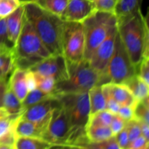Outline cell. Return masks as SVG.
<instances>
[{
	"instance_id": "cell-16",
	"label": "cell",
	"mask_w": 149,
	"mask_h": 149,
	"mask_svg": "<svg viewBox=\"0 0 149 149\" xmlns=\"http://www.w3.org/2000/svg\"><path fill=\"white\" fill-rule=\"evenodd\" d=\"M22 113L9 115L0 119V145L13 146L16 139L15 128Z\"/></svg>"
},
{
	"instance_id": "cell-19",
	"label": "cell",
	"mask_w": 149,
	"mask_h": 149,
	"mask_svg": "<svg viewBox=\"0 0 149 149\" xmlns=\"http://www.w3.org/2000/svg\"><path fill=\"white\" fill-rule=\"evenodd\" d=\"M15 68L14 49L11 47H0V79H7Z\"/></svg>"
},
{
	"instance_id": "cell-37",
	"label": "cell",
	"mask_w": 149,
	"mask_h": 149,
	"mask_svg": "<svg viewBox=\"0 0 149 149\" xmlns=\"http://www.w3.org/2000/svg\"><path fill=\"white\" fill-rule=\"evenodd\" d=\"M114 137L121 148L127 149L128 146H129L130 143V141L129 137H128L127 130L126 127L124 128L119 133L115 135Z\"/></svg>"
},
{
	"instance_id": "cell-46",
	"label": "cell",
	"mask_w": 149,
	"mask_h": 149,
	"mask_svg": "<svg viewBox=\"0 0 149 149\" xmlns=\"http://www.w3.org/2000/svg\"><path fill=\"white\" fill-rule=\"evenodd\" d=\"M35 0H19V1L20 2V4H27V3H30V2H33Z\"/></svg>"
},
{
	"instance_id": "cell-5",
	"label": "cell",
	"mask_w": 149,
	"mask_h": 149,
	"mask_svg": "<svg viewBox=\"0 0 149 149\" xmlns=\"http://www.w3.org/2000/svg\"><path fill=\"white\" fill-rule=\"evenodd\" d=\"M68 77L55 84L52 95L88 93L94 86L100 85V76L86 61L68 64Z\"/></svg>"
},
{
	"instance_id": "cell-24",
	"label": "cell",
	"mask_w": 149,
	"mask_h": 149,
	"mask_svg": "<svg viewBox=\"0 0 149 149\" xmlns=\"http://www.w3.org/2000/svg\"><path fill=\"white\" fill-rule=\"evenodd\" d=\"M142 2L143 0H118L114 10L116 18H122L141 10Z\"/></svg>"
},
{
	"instance_id": "cell-9",
	"label": "cell",
	"mask_w": 149,
	"mask_h": 149,
	"mask_svg": "<svg viewBox=\"0 0 149 149\" xmlns=\"http://www.w3.org/2000/svg\"><path fill=\"white\" fill-rule=\"evenodd\" d=\"M73 130L63 108L60 104L53 110L43 139L55 146H68L71 144Z\"/></svg>"
},
{
	"instance_id": "cell-21",
	"label": "cell",
	"mask_w": 149,
	"mask_h": 149,
	"mask_svg": "<svg viewBox=\"0 0 149 149\" xmlns=\"http://www.w3.org/2000/svg\"><path fill=\"white\" fill-rule=\"evenodd\" d=\"M85 136L90 142L99 143L113 136L109 126L86 125Z\"/></svg>"
},
{
	"instance_id": "cell-29",
	"label": "cell",
	"mask_w": 149,
	"mask_h": 149,
	"mask_svg": "<svg viewBox=\"0 0 149 149\" xmlns=\"http://www.w3.org/2000/svg\"><path fill=\"white\" fill-rule=\"evenodd\" d=\"M113 113L109 111H100L94 114L89 116L88 122L87 125H103V126H109L113 117Z\"/></svg>"
},
{
	"instance_id": "cell-40",
	"label": "cell",
	"mask_w": 149,
	"mask_h": 149,
	"mask_svg": "<svg viewBox=\"0 0 149 149\" xmlns=\"http://www.w3.org/2000/svg\"><path fill=\"white\" fill-rule=\"evenodd\" d=\"M98 144L102 149H122L118 144L114 135L106 141L99 143Z\"/></svg>"
},
{
	"instance_id": "cell-33",
	"label": "cell",
	"mask_w": 149,
	"mask_h": 149,
	"mask_svg": "<svg viewBox=\"0 0 149 149\" xmlns=\"http://www.w3.org/2000/svg\"><path fill=\"white\" fill-rule=\"evenodd\" d=\"M97 11L114 13L118 0H93Z\"/></svg>"
},
{
	"instance_id": "cell-6",
	"label": "cell",
	"mask_w": 149,
	"mask_h": 149,
	"mask_svg": "<svg viewBox=\"0 0 149 149\" xmlns=\"http://www.w3.org/2000/svg\"><path fill=\"white\" fill-rule=\"evenodd\" d=\"M81 23L85 39L84 61H88L95 49L117 25V18L114 13L96 10Z\"/></svg>"
},
{
	"instance_id": "cell-31",
	"label": "cell",
	"mask_w": 149,
	"mask_h": 149,
	"mask_svg": "<svg viewBox=\"0 0 149 149\" xmlns=\"http://www.w3.org/2000/svg\"><path fill=\"white\" fill-rule=\"evenodd\" d=\"M19 0H0V17H6L20 5Z\"/></svg>"
},
{
	"instance_id": "cell-35",
	"label": "cell",
	"mask_w": 149,
	"mask_h": 149,
	"mask_svg": "<svg viewBox=\"0 0 149 149\" xmlns=\"http://www.w3.org/2000/svg\"><path fill=\"white\" fill-rule=\"evenodd\" d=\"M126 122V121L122 119L117 113H113V117H112L111 123L109 125V127H110L111 130L113 135H116L121 130H122L125 127Z\"/></svg>"
},
{
	"instance_id": "cell-25",
	"label": "cell",
	"mask_w": 149,
	"mask_h": 149,
	"mask_svg": "<svg viewBox=\"0 0 149 149\" xmlns=\"http://www.w3.org/2000/svg\"><path fill=\"white\" fill-rule=\"evenodd\" d=\"M2 108H4L9 115L20 114L24 111L21 100L9 88L8 86L3 99Z\"/></svg>"
},
{
	"instance_id": "cell-39",
	"label": "cell",
	"mask_w": 149,
	"mask_h": 149,
	"mask_svg": "<svg viewBox=\"0 0 149 149\" xmlns=\"http://www.w3.org/2000/svg\"><path fill=\"white\" fill-rule=\"evenodd\" d=\"M147 146H148V141L143 135H141L134 141L130 142L127 149H139Z\"/></svg>"
},
{
	"instance_id": "cell-23",
	"label": "cell",
	"mask_w": 149,
	"mask_h": 149,
	"mask_svg": "<svg viewBox=\"0 0 149 149\" xmlns=\"http://www.w3.org/2000/svg\"><path fill=\"white\" fill-rule=\"evenodd\" d=\"M125 84L130 90L137 101L143 100L148 97L149 84L141 79L138 74L128 80Z\"/></svg>"
},
{
	"instance_id": "cell-43",
	"label": "cell",
	"mask_w": 149,
	"mask_h": 149,
	"mask_svg": "<svg viewBox=\"0 0 149 149\" xmlns=\"http://www.w3.org/2000/svg\"><path fill=\"white\" fill-rule=\"evenodd\" d=\"M140 123V126H141V135L146 138L148 141L149 139V124L146 123L143 121H138Z\"/></svg>"
},
{
	"instance_id": "cell-4",
	"label": "cell",
	"mask_w": 149,
	"mask_h": 149,
	"mask_svg": "<svg viewBox=\"0 0 149 149\" xmlns=\"http://www.w3.org/2000/svg\"><path fill=\"white\" fill-rule=\"evenodd\" d=\"M65 110L73 130L72 146L85 136V127L90 116L88 93H66L55 95Z\"/></svg>"
},
{
	"instance_id": "cell-10",
	"label": "cell",
	"mask_w": 149,
	"mask_h": 149,
	"mask_svg": "<svg viewBox=\"0 0 149 149\" xmlns=\"http://www.w3.org/2000/svg\"><path fill=\"white\" fill-rule=\"evenodd\" d=\"M116 34L117 25L110 31L106 39L95 49L87 61L90 66L100 76V85L106 84L105 76L108 64L113 53Z\"/></svg>"
},
{
	"instance_id": "cell-27",
	"label": "cell",
	"mask_w": 149,
	"mask_h": 149,
	"mask_svg": "<svg viewBox=\"0 0 149 149\" xmlns=\"http://www.w3.org/2000/svg\"><path fill=\"white\" fill-rule=\"evenodd\" d=\"M53 95L52 94H48L44 92L41 91L39 89H33L28 93L27 95L24 98V100L22 101V106H23V110H26L28 108L31 107L33 105L36 103H39L42 100L47 99L49 97H52Z\"/></svg>"
},
{
	"instance_id": "cell-15",
	"label": "cell",
	"mask_w": 149,
	"mask_h": 149,
	"mask_svg": "<svg viewBox=\"0 0 149 149\" xmlns=\"http://www.w3.org/2000/svg\"><path fill=\"white\" fill-rule=\"evenodd\" d=\"M24 15V5L21 4L13 13L5 17L8 39L13 46L15 45L23 27Z\"/></svg>"
},
{
	"instance_id": "cell-38",
	"label": "cell",
	"mask_w": 149,
	"mask_h": 149,
	"mask_svg": "<svg viewBox=\"0 0 149 149\" xmlns=\"http://www.w3.org/2000/svg\"><path fill=\"white\" fill-rule=\"evenodd\" d=\"M116 113L119 116H120L122 119H125L126 122L134 119L133 107H130V106H120Z\"/></svg>"
},
{
	"instance_id": "cell-26",
	"label": "cell",
	"mask_w": 149,
	"mask_h": 149,
	"mask_svg": "<svg viewBox=\"0 0 149 149\" xmlns=\"http://www.w3.org/2000/svg\"><path fill=\"white\" fill-rule=\"evenodd\" d=\"M69 0H35L41 8L61 17Z\"/></svg>"
},
{
	"instance_id": "cell-36",
	"label": "cell",
	"mask_w": 149,
	"mask_h": 149,
	"mask_svg": "<svg viewBox=\"0 0 149 149\" xmlns=\"http://www.w3.org/2000/svg\"><path fill=\"white\" fill-rule=\"evenodd\" d=\"M13 47L14 46L9 41L5 17H3L0 19V47Z\"/></svg>"
},
{
	"instance_id": "cell-30",
	"label": "cell",
	"mask_w": 149,
	"mask_h": 149,
	"mask_svg": "<svg viewBox=\"0 0 149 149\" xmlns=\"http://www.w3.org/2000/svg\"><path fill=\"white\" fill-rule=\"evenodd\" d=\"M134 119L138 121H143L149 124V106L148 97L137 101L133 108Z\"/></svg>"
},
{
	"instance_id": "cell-32",
	"label": "cell",
	"mask_w": 149,
	"mask_h": 149,
	"mask_svg": "<svg viewBox=\"0 0 149 149\" xmlns=\"http://www.w3.org/2000/svg\"><path fill=\"white\" fill-rule=\"evenodd\" d=\"M127 130L128 137H129L130 142L134 141L141 135V130L140 123L137 119H132L127 121L125 125Z\"/></svg>"
},
{
	"instance_id": "cell-28",
	"label": "cell",
	"mask_w": 149,
	"mask_h": 149,
	"mask_svg": "<svg viewBox=\"0 0 149 149\" xmlns=\"http://www.w3.org/2000/svg\"><path fill=\"white\" fill-rule=\"evenodd\" d=\"M32 72V71H31ZM33 77L36 83V88L39 89L41 91L48 94H52L54 88H55L56 81L53 78L45 76L40 75L36 73H33Z\"/></svg>"
},
{
	"instance_id": "cell-18",
	"label": "cell",
	"mask_w": 149,
	"mask_h": 149,
	"mask_svg": "<svg viewBox=\"0 0 149 149\" xmlns=\"http://www.w3.org/2000/svg\"><path fill=\"white\" fill-rule=\"evenodd\" d=\"M108 85L112 97L119 106H130L134 108L137 100L125 84L108 83Z\"/></svg>"
},
{
	"instance_id": "cell-22",
	"label": "cell",
	"mask_w": 149,
	"mask_h": 149,
	"mask_svg": "<svg viewBox=\"0 0 149 149\" xmlns=\"http://www.w3.org/2000/svg\"><path fill=\"white\" fill-rule=\"evenodd\" d=\"M90 116L106 109V101L101 85H96L88 91Z\"/></svg>"
},
{
	"instance_id": "cell-20",
	"label": "cell",
	"mask_w": 149,
	"mask_h": 149,
	"mask_svg": "<svg viewBox=\"0 0 149 149\" xmlns=\"http://www.w3.org/2000/svg\"><path fill=\"white\" fill-rule=\"evenodd\" d=\"M56 147L43 138L16 137L14 149H52Z\"/></svg>"
},
{
	"instance_id": "cell-34",
	"label": "cell",
	"mask_w": 149,
	"mask_h": 149,
	"mask_svg": "<svg viewBox=\"0 0 149 149\" xmlns=\"http://www.w3.org/2000/svg\"><path fill=\"white\" fill-rule=\"evenodd\" d=\"M137 74L141 79L149 84V58H143L137 69Z\"/></svg>"
},
{
	"instance_id": "cell-1",
	"label": "cell",
	"mask_w": 149,
	"mask_h": 149,
	"mask_svg": "<svg viewBox=\"0 0 149 149\" xmlns=\"http://www.w3.org/2000/svg\"><path fill=\"white\" fill-rule=\"evenodd\" d=\"M117 31L136 69L143 58H149V30L147 17L141 10L117 19Z\"/></svg>"
},
{
	"instance_id": "cell-45",
	"label": "cell",
	"mask_w": 149,
	"mask_h": 149,
	"mask_svg": "<svg viewBox=\"0 0 149 149\" xmlns=\"http://www.w3.org/2000/svg\"><path fill=\"white\" fill-rule=\"evenodd\" d=\"M0 149H14L13 146L7 145H0Z\"/></svg>"
},
{
	"instance_id": "cell-41",
	"label": "cell",
	"mask_w": 149,
	"mask_h": 149,
	"mask_svg": "<svg viewBox=\"0 0 149 149\" xmlns=\"http://www.w3.org/2000/svg\"><path fill=\"white\" fill-rule=\"evenodd\" d=\"M74 145L82 146L85 147L87 149H102V148L100 146V145L98 143L90 142L88 140H87V141H84V139H82L79 142L77 143L74 144Z\"/></svg>"
},
{
	"instance_id": "cell-47",
	"label": "cell",
	"mask_w": 149,
	"mask_h": 149,
	"mask_svg": "<svg viewBox=\"0 0 149 149\" xmlns=\"http://www.w3.org/2000/svg\"><path fill=\"white\" fill-rule=\"evenodd\" d=\"M139 149H148V146H146V147H143V148H139Z\"/></svg>"
},
{
	"instance_id": "cell-12",
	"label": "cell",
	"mask_w": 149,
	"mask_h": 149,
	"mask_svg": "<svg viewBox=\"0 0 149 149\" xmlns=\"http://www.w3.org/2000/svg\"><path fill=\"white\" fill-rule=\"evenodd\" d=\"M60 106V103L55 95L33 105L23 112L20 118L47 127L52 111Z\"/></svg>"
},
{
	"instance_id": "cell-8",
	"label": "cell",
	"mask_w": 149,
	"mask_h": 149,
	"mask_svg": "<svg viewBox=\"0 0 149 149\" xmlns=\"http://www.w3.org/2000/svg\"><path fill=\"white\" fill-rule=\"evenodd\" d=\"M85 39L81 23L64 21L62 33V53L68 64L84 60Z\"/></svg>"
},
{
	"instance_id": "cell-7",
	"label": "cell",
	"mask_w": 149,
	"mask_h": 149,
	"mask_svg": "<svg viewBox=\"0 0 149 149\" xmlns=\"http://www.w3.org/2000/svg\"><path fill=\"white\" fill-rule=\"evenodd\" d=\"M136 74V68L132 63L117 31L113 53L108 64L105 76L106 84H125Z\"/></svg>"
},
{
	"instance_id": "cell-44",
	"label": "cell",
	"mask_w": 149,
	"mask_h": 149,
	"mask_svg": "<svg viewBox=\"0 0 149 149\" xmlns=\"http://www.w3.org/2000/svg\"><path fill=\"white\" fill-rule=\"evenodd\" d=\"M9 116V114L7 113V112L4 110V108H0V119H3V118L6 117V116Z\"/></svg>"
},
{
	"instance_id": "cell-3",
	"label": "cell",
	"mask_w": 149,
	"mask_h": 149,
	"mask_svg": "<svg viewBox=\"0 0 149 149\" xmlns=\"http://www.w3.org/2000/svg\"><path fill=\"white\" fill-rule=\"evenodd\" d=\"M13 49L15 67L25 70H29L52 55L25 15L23 27Z\"/></svg>"
},
{
	"instance_id": "cell-48",
	"label": "cell",
	"mask_w": 149,
	"mask_h": 149,
	"mask_svg": "<svg viewBox=\"0 0 149 149\" xmlns=\"http://www.w3.org/2000/svg\"><path fill=\"white\" fill-rule=\"evenodd\" d=\"M1 17H0V19H1Z\"/></svg>"
},
{
	"instance_id": "cell-2",
	"label": "cell",
	"mask_w": 149,
	"mask_h": 149,
	"mask_svg": "<svg viewBox=\"0 0 149 149\" xmlns=\"http://www.w3.org/2000/svg\"><path fill=\"white\" fill-rule=\"evenodd\" d=\"M25 17L52 55H63L62 33L64 21L41 8L34 2L24 4Z\"/></svg>"
},
{
	"instance_id": "cell-14",
	"label": "cell",
	"mask_w": 149,
	"mask_h": 149,
	"mask_svg": "<svg viewBox=\"0 0 149 149\" xmlns=\"http://www.w3.org/2000/svg\"><path fill=\"white\" fill-rule=\"evenodd\" d=\"M29 70L21 69L15 67L7 81L9 88L21 102L24 100L29 92Z\"/></svg>"
},
{
	"instance_id": "cell-13",
	"label": "cell",
	"mask_w": 149,
	"mask_h": 149,
	"mask_svg": "<svg viewBox=\"0 0 149 149\" xmlns=\"http://www.w3.org/2000/svg\"><path fill=\"white\" fill-rule=\"evenodd\" d=\"M96 10L93 0H69L61 18L63 21L82 23Z\"/></svg>"
},
{
	"instance_id": "cell-17",
	"label": "cell",
	"mask_w": 149,
	"mask_h": 149,
	"mask_svg": "<svg viewBox=\"0 0 149 149\" xmlns=\"http://www.w3.org/2000/svg\"><path fill=\"white\" fill-rule=\"evenodd\" d=\"M47 127L20 118L15 128L16 137L43 138Z\"/></svg>"
},
{
	"instance_id": "cell-11",
	"label": "cell",
	"mask_w": 149,
	"mask_h": 149,
	"mask_svg": "<svg viewBox=\"0 0 149 149\" xmlns=\"http://www.w3.org/2000/svg\"><path fill=\"white\" fill-rule=\"evenodd\" d=\"M29 71L53 78L56 83L66 79L68 77V63L63 55H51L31 67Z\"/></svg>"
},
{
	"instance_id": "cell-42",
	"label": "cell",
	"mask_w": 149,
	"mask_h": 149,
	"mask_svg": "<svg viewBox=\"0 0 149 149\" xmlns=\"http://www.w3.org/2000/svg\"><path fill=\"white\" fill-rule=\"evenodd\" d=\"M7 80L0 79V108L2 107L3 99H4V94L7 89Z\"/></svg>"
}]
</instances>
